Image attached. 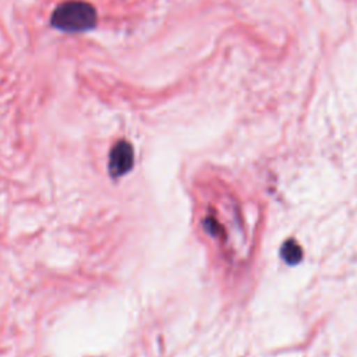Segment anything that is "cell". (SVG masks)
Here are the masks:
<instances>
[{
  "instance_id": "3957f363",
  "label": "cell",
  "mask_w": 357,
  "mask_h": 357,
  "mask_svg": "<svg viewBox=\"0 0 357 357\" xmlns=\"http://www.w3.org/2000/svg\"><path fill=\"white\" fill-rule=\"evenodd\" d=\"M280 255L286 264L297 265L303 258V250L294 238H289L283 243L280 248Z\"/></svg>"
},
{
  "instance_id": "7a4b0ae2",
  "label": "cell",
  "mask_w": 357,
  "mask_h": 357,
  "mask_svg": "<svg viewBox=\"0 0 357 357\" xmlns=\"http://www.w3.org/2000/svg\"><path fill=\"white\" fill-rule=\"evenodd\" d=\"M134 162V151L132 145L126 141L120 139L117 141L109 155V172L113 177H119L126 174L131 167Z\"/></svg>"
},
{
  "instance_id": "6da1fadb",
  "label": "cell",
  "mask_w": 357,
  "mask_h": 357,
  "mask_svg": "<svg viewBox=\"0 0 357 357\" xmlns=\"http://www.w3.org/2000/svg\"><path fill=\"white\" fill-rule=\"evenodd\" d=\"M49 22L64 33H85L96 26L98 11L89 1L64 0L54 7Z\"/></svg>"
}]
</instances>
